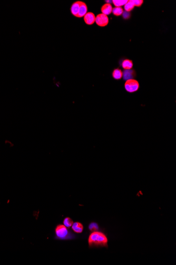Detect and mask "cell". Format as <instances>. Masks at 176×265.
Instances as JSON below:
<instances>
[{"mask_svg": "<svg viewBox=\"0 0 176 265\" xmlns=\"http://www.w3.org/2000/svg\"><path fill=\"white\" fill-rule=\"evenodd\" d=\"M108 239L105 233L101 231L92 232L88 238V244L90 248L92 247H108Z\"/></svg>", "mask_w": 176, "mask_h": 265, "instance_id": "6da1fadb", "label": "cell"}, {"mask_svg": "<svg viewBox=\"0 0 176 265\" xmlns=\"http://www.w3.org/2000/svg\"><path fill=\"white\" fill-rule=\"evenodd\" d=\"M55 234L57 235V237L61 240L69 239L72 238L71 234L69 232L67 227L62 224H59L56 227Z\"/></svg>", "mask_w": 176, "mask_h": 265, "instance_id": "7a4b0ae2", "label": "cell"}, {"mask_svg": "<svg viewBox=\"0 0 176 265\" xmlns=\"http://www.w3.org/2000/svg\"><path fill=\"white\" fill-rule=\"evenodd\" d=\"M124 87L127 92L133 93L137 92L139 89V83L135 79H129L126 81Z\"/></svg>", "mask_w": 176, "mask_h": 265, "instance_id": "3957f363", "label": "cell"}, {"mask_svg": "<svg viewBox=\"0 0 176 265\" xmlns=\"http://www.w3.org/2000/svg\"><path fill=\"white\" fill-rule=\"evenodd\" d=\"M95 22L99 27H104L107 26L109 23V18L107 16L100 13L98 14L97 16H96Z\"/></svg>", "mask_w": 176, "mask_h": 265, "instance_id": "277c9868", "label": "cell"}, {"mask_svg": "<svg viewBox=\"0 0 176 265\" xmlns=\"http://www.w3.org/2000/svg\"><path fill=\"white\" fill-rule=\"evenodd\" d=\"M123 73L122 78L124 81H127L129 79H135L137 76L136 72L135 69H124Z\"/></svg>", "mask_w": 176, "mask_h": 265, "instance_id": "5b68a950", "label": "cell"}, {"mask_svg": "<svg viewBox=\"0 0 176 265\" xmlns=\"http://www.w3.org/2000/svg\"><path fill=\"white\" fill-rule=\"evenodd\" d=\"M83 20L85 23L88 25H92L95 22L96 16L92 12H87L85 16H83Z\"/></svg>", "mask_w": 176, "mask_h": 265, "instance_id": "8992f818", "label": "cell"}, {"mask_svg": "<svg viewBox=\"0 0 176 265\" xmlns=\"http://www.w3.org/2000/svg\"><path fill=\"white\" fill-rule=\"evenodd\" d=\"M88 12V7L87 5L84 2L81 1V5H80V9L78 12V14L77 15V18H82L85 16V14Z\"/></svg>", "mask_w": 176, "mask_h": 265, "instance_id": "52a82bcc", "label": "cell"}, {"mask_svg": "<svg viewBox=\"0 0 176 265\" xmlns=\"http://www.w3.org/2000/svg\"><path fill=\"white\" fill-rule=\"evenodd\" d=\"M80 5H81V1H79L74 2L71 5V8H70L71 14L76 17L77 15L78 14L79 11Z\"/></svg>", "mask_w": 176, "mask_h": 265, "instance_id": "ba28073f", "label": "cell"}, {"mask_svg": "<svg viewBox=\"0 0 176 265\" xmlns=\"http://www.w3.org/2000/svg\"><path fill=\"white\" fill-rule=\"evenodd\" d=\"M112 9L113 7L111 4L105 3L102 6V7L101 8V11L102 14L108 16L112 13Z\"/></svg>", "mask_w": 176, "mask_h": 265, "instance_id": "9c48e42d", "label": "cell"}, {"mask_svg": "<svg viewBox=\"0 0 176 265\" xmlns=\"http://www.w3.org/2000/svg\"><path fill=\"white\" fill-rule=\"evenodd\" d=\"M120 65L122 68L124 69H133V61L128 59H124L121 61L120 62Z\"/></svg>", "mask_w": 176, "mask_h": 265, "instance_id": "30bf717a", "label": "cell"}, {"mask_svg": "<svg viewBox=\"0 0 176 265\" xmlns=\"http://www.w3.org/2000/svg\"><path fill=\"white\" fill-rule=\"evenodd\" d=\"M72 226V230L76 233H80L82 232L83 230V226L82 223L79 222L73 223Z\"/></svg>", "mask_w": 176, "mask_h": 265, "instance_id": "8fae6325", "label": "cell"}, {"mask_svg": "<svg viewBox=\"0 0 176 265\" xmlns=\"http://www.w3.org/2000/svg\"><path fill=\"white\" fill-rule=\"evenodd\" d=\"M123 73L121 69L120 68H115L113 70L112 73V76L113 79L115 80H120L122 78Z\"/></svg>", "mask_w": 176, "mask_h": 265, "instance_id": "7c38bea8", "label": "cell"}, {"mask_svg": "<svg viewBox=\"0 0 176 265\" xmlns=\"http://www.w3.org/2000/svg\"><path fill=\"white\" fill-rule=\"evenodd\" d=\"M135 7V5L133 4V2L132 0H130V1H128V2H127L126 4L124 5V9L126 12H130L131 11L134 9Z\"/></svg>", "mask_w": 176, "mask_h": 265, "instance_id": "4fadbf2b", "label": "cell"}, {"mask_svg": "<svg viewBox=\"0 0 176 265\" xmlns=\"http://www.w3.org/2000/svg\"><path fill=\"white\" fill-rule=\"evenodd\" d=\"M112 12L115 16H120L123 13L124 10L122 7H115L113 8Z\"/></svg>", "mask_w": 176, "mask_h": 265, "instance_id": "5bb4252c", "label": "cell"}, {"mask_svg": "<svg viewBox=\"0 0 176 265\" xmlns=\"http://www.w3.org/2000/svg\"><path fill=\"white\" fill-rule=\"evenodd\" d=\"M128 2V0H113L112 3L116 6V7H121L122 6L126 4Z\"/></svg>", "mask_w": 176, "mask_h": 265, "instance_id": "9a60e30c", "label": "cell"}, {"mask_svg": "<svg viewBox=\"0 0 176 265\" xmlns=\"http://www.w3.org/2000/svg\"><path fill=\"white\" fill-rule=\"evenodd\" d=\"M88 228L89 229V230L91 232H94V231H98L99 229L98 224L96 222H92L89 225Z\"/></svg>", "mask_w": 176, "mask_h": 265, "instance_id": "2e32d148", "label": "cell"}, {"mask_svg": "<svg viewBox=\"0 0 176 265\" xmlns=\"http://www.w3.org/2000/svg\"><path fill=\"white\" fill-rule=\"evenodd\" d=\"M73 223V220L69 217H66L63 220V224L67 228H70L72 226Z\"/></svg>", "mask_w": 176, "mask_h": 265, "instance_id": "e0dca14e", "label": "cell"}, {"mask_svg": "<svg viewBox=\"0 0 176 265\" xmlns=\"http://www.w3.org/2000/svg\"><path fill=\"white\" fill-rule=\"evenodd\" d=\"M132 1L135 5V7H140L144 3V1L142 0H132Z\"/></svg>", "mask_w": 176, "mask_h": 265, "instance_id": "ac0fdd59", "label": "cell"}, {"mask_svg": "<svg viewBox=\"0 0 176 265\" xmlns=\"http://www.w3.org/2000/svg\"><path fill=\"white\" fill-rule=\"evenodd\" d=\"M122 15L124 19H128L130 18L131 16L130 13L128 12L124 11Z\"/></svg>", "mask_w": 176, "mask_h": 265, "instance_id": "d6986e66", "label": "cell"}, {"mask_svg": "<svg viewBox=\"0 0 176 265\" xmlns=\"http://www.w3.org/2000/svg\"><path fill=\"white\" fill-rule=\"evenodd\" d=\"M105 2H107V3H109V4H110L112 2V1H105Z\"/></svg>", "mask_w": 176, "mask_h": 265, "instance_id": "ffe728a7", "label": "cell"}]
</instances>
